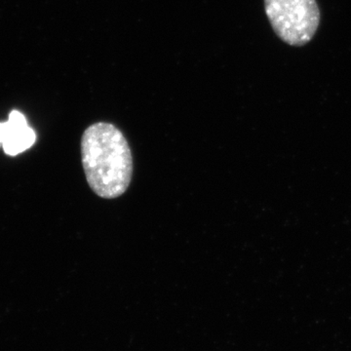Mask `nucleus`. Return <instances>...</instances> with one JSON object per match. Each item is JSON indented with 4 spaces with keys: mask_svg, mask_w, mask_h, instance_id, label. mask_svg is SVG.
<instances>
[{
    "mask_svg": "<svg viewBox=\"0 0 351 351\" xmlns=\"http://www.w3.org/2000/svg\"><path fill=\"white\" fill-rule=\"evenodd\" d=\"M80 149L88 184L97 195L114 199L126 193L133 175V156L117 126L92 124L83 133Z\"/></svg>",
    "mask_w": 351,
    "mask_h": 351,
    "instance_id": "f257e3e1",
    "label": "nucleus"
},
{
    "mask_svg": "<svg viewBox=\"0 0 351 351\" xmlns=\"http://www.w3.org/2000/svg\"><path fill=\"white\" fill-rule=\"evenodd\" d=\"M265 11L277 36L290 46L311 43L319 27L321 14L316 0H263Z\"/></svg>",
    "mask_w": 351,
    "mask_h": 351,
    "instance_id": "f03ea898",
    "label": "nucleus"
},
{
    "mask_svg": "<svg viewBox=\"0 0 351 351\" xmlns=\"http://www.w3.org/2000/svg\"><path fill=\"white\" fill-rule=\"evenodd\" d=\"M34 142L36 133L18 110L11 112L8 121L0 123V145L8 156H17L29 149Z\"/></svg>",
    "mask_w": 351,
    "mask_h": 351,
    "instance_id": "7ed1b4c3",
    "label": "nucleus"
}]
</instances>
